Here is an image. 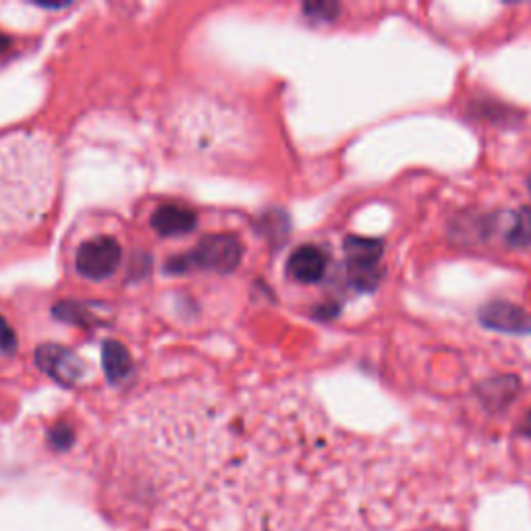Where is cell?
I'll list each match as a JSON object with an SVG mask.
<instances>
[{"label":"cell","instance_id":"obj_1","mask_svg":"<svg viewBox=\"0 0 531 531\" xmlns=\"http://www.w3.org/2000/svg\"><path fill=\"white\" fill-rule=\"evenodd\" d=\"M57 195V152L34 131L0 137V247L42 227Z\"/></svg>","mask_w":531,"mask_h":531},{"label":"cell","instance_id":"obj_2","mask_svg":"<svg viewBox=\"0 0 531 531\" xmlns=\"http://www.w3.org/2000/svg\"><path fill=\"white\" fill-rule=\"evenodd\" d=\"M175 133L195 154L239 152L243 146L241 113L216 98H193L175 115Z\"/></svg>","mask_w":531,"mask_h":531},{"label":"cell","instance_id":"obj_3","mask_svg":"<svg viewBox=\"0 0 531 531\" xmlns=\"http://www.w3.org/2000/svg\"><path fill=\"white\" fill-rule=\"evenodd\" d=\"M121 258V245L113 237H96L79 247L75 268L83 278L104 281V278L117 272V268L121 266Z\"/></svg>","mask_w":531,"mask_h":531},{"label":"cell","instance_id":"obj_4","mask_svg":"<svg viewBox=\"0 0 531 531\" xmlns=\"http://www.w3.org/2000/svg\"><path fill=\"white\" fill-rule=\"evenodd\" d=\"M345 245L349 256L351 283L359 289H374L382 278L380 270L382 245L378 241L361 239V237H349Z\"/></svg>","mask_w":531,"mask_h":531},{"label":"cell","instance_id":"obj_5","mask_svg":"<svg viewBox=\"0 0 531 531\" xmlns=\"http://www.w3.org/2000/svg\"><path fill=\"white\" fill-rule=\"evenodd\" d=\"M202 268L216 272H231L241 262V243L233 235H210L202 239L193 254Z\"/></svg>","mask_w":531,"mask_h":531},{"label":"cell","instance_id":"obj_6","mask_svg":"<svg viewBox=\"0 0 531 531\" xmlns=\"http://www.w3.org/2000/svg\"><path fill=\"white\" fill-rule=\"evenodd\" d=\"M480 320L484 326L502 330V332H517L527 334L531 332V314L523 307L509 303V301H490L482 307Z\"/></svg>","mask_w":531,"mask_h":531},{"label":"cell","instance_id":"obj_7","mask_svg":"<svg viewBox=\"0 0 531 531\" xmlns=\"http://www.w3.org/2000/svg\"><path fill=\"white\" fill-rule=\"evenodd\" d=\"M38 361L40 368H44L61 384H75L83 374H86V363L63 347H42L38 351Z\"/></svg>","mask_w":531,"mask_h":531},{"label":"cell","instance_id":"obj_8","mask_svg":"<svg viewBox=\"0 0 531 531\" xmlns=\"http://www.w3.org/2000/svg\"><path fill=\"white\" fill-rule=\"evenodd\" d=\"M326 254L316 245H303L295 249L289 258V274L293 281L312 285L318 283L326 272Z\"/></svg>","mask_w":531,"mask_h":531},{"label":"cell","instance_id":"obj_9","mask_svg":"<svg viewBox=\"0 0 531 531\" xmlns=\"http://www.w3.org/2000/svg\"><path fill=\"white\" fill-rule=\"evenodd\" d=\"M195 225H198V216L183 206H173V204L162 206L152 216V227L162 237L187 235L195 229Z\"/></svg>","mask_w":531,"mask_h":531},{"label":"cell","instance_id":"obj_10","mask_svg":"<svg viewBox=\"0 0 531 531\" xmlns=\"http://www.w3.org/2000/svg\"><path fill=\"white\" fill-rule=\"evenodd\" d=\"M102 361H104L106 376L113 382L123 380L131 372V357L123 349V345H119V343H106L104 345Z\"/></svg>","mask_w":531,"mask_h":531},{"label":"cell","instance_id":"obj_11","mask_svg":"<svg viewBox=\"0 0 531 531\" xmlns=\"http://www.w3.org/2000/svg\"><path fill=\"white\" fill-rule=\"evenodd\" d=\"M509 241L519 247H531V210H521L513 218V227L507 233Z\"/></svg>","mask_w":531,"mask_h":531},{"label":"cell","instance_id":"obj_12","mask_svg":"<svg viewBox=\"0 0 531 531\" xmlns=\"http://www.w3.org/2000/svg\"><path fill=\"white\" fill-rule=\"evenodd\" d=\"M15 349V334L9 324L0 318V351H13Z\"/></svg>","mask_w":531,"mask_h":531},{"label":"cell","instance_id":"obj_13","mask_svg":"<svg viewBox=\"0 0 531 531\" xmlns=\"http://www.w3.org/2000/svg\"><path fill=\"white\" fill-rule=\"evenodd\" d=\"M523 432L531 438V411H529V415L525 417V424H523Z\"/></svg>","mask_w":531,"mask_h":531},{"label":"cell","instance_id":"obj_14","mask_svg":"<svg viewBox=\"0 0 531 531\" xmlns=\"http://www.w3.org/2000/svg\"><path fill=\"white\" fill-rule=\"evenodd\" d=\"M529 191H531V177H529Z\"/></svg>","mask_w":531,"mask_h":531}]
</instances>
